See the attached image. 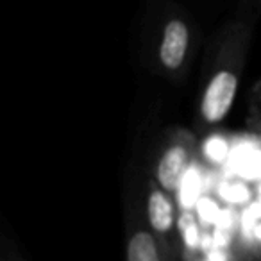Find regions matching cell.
I'll list each match as a JSON object with an SVG mask.
<instances>
[{"instance_id": "6da1fadb", "label": "cell", "mask_w": 261, "mask_h": 261, "mask_svg": "<svg viewBox=\"0 0 261 261\" xmlns=\"http://www.w3.org/2000/svg\"><path fill=\"white\" fill-rule=\"evenodd\" d=\"M252 22L236 20L224 33L199 102V120L204 127L220 123L234 106L252 36Z\"/></svg>"}, {"instance_id": "7a4b0ae2", "label": "cell", "mask_w": 261, "mask_h": 261, "mask_svg": "<svg viewBox=\"0 0 261 261\" xmlns=\"http://www.w3.org/2000/svg\"><path fill=\"white\" fill-rule=\"evenodd\" d=\"M193 31L188 18L182 15H170L163 22L158 40V65L167 77L182 75L192 56Z\"/></svg>"}, {"instance_id": "3957f363", "label": "cell", "mask_w": 261, "mask_h": 261, "mask_svg": "<svg viewBox=\"0 0 261 261\" xmlns=\"http://www.w3.org/2000/svg\"><path fill=\"white\" fill-rule=\"evenodd\" d=\"M145 222L161 242L168 259L175 261L179 243L177 207H175L174 195L165 192L154 181L147 185L145 192Z\"/></svg>"}, {"instance_id": "277c9868", "label": "cell", "mask_w": 261, "mask_h": 261, "mask_svg": "<svg viewBox=\"0 0 261 261\" xmlns=\"http://www.w3.org/2000/svg\"><path fill=\"white\" fill-rule=\"evenodd\" d=\"M195 150L197 142L192 135L182 130L175 133L158 156L154 165V182L174 195L195 158Z\"/></svg>"}, {"instance_id": "5b68a950", "label": "cell", "mask_w": 261, "mask_h": 261, "mask_svg": "<svg viewBox=\"0 0 261 261\" xmlns=\"http://www.w3.org/2000/svg\"><path fill=\"white\" fill-rule=\"evenodd\" d=\"M125 261H170L147 222L133 220L127 231Z\"/></svg>"}, {"instance_id": "8992f818", "label": "cell", "mask_w": 261, "mask_h": 261, "mask_svg": "<svg viewBox=\"0 0 261 261\" xmlns=\"http://www.w3.org/2000/svg\"><path fill=\"white\" fill-rule=\"evenodd\" d=\"M177 232H179V243H181L185 256L193 257L200 252L202 247V236H200V225L197 218L192 213L179 215L177 222Z\"/></svg>"}, {"instance_id": "52a82bcc", "label": "cell", "mask_w": 261, "mask_h": 261, "mask_svg": "<svg viewBox=\"0 0 261 261\" xmlns=\"http://www.w3.org/2000/svg\"><path fill=\"white\" fill-rule=\"evenodd\" d=\"M242 9L247 11L249 20H254L261 15V0H242Z\"/></svg>"}, {"instance_id": "ba28073f", "label": "cell", "mask_w": 261, "mask_h": 261, "mask_svg": "<svg viewBox=\"0 0 261 261\" xmlns=\"http://www.w3.org/2000/svg\"><path fill=\"white\" fill-rule=\"evenodd\" d=\"M259 136H261V122H259Z\"/></svg>"}, {"instance_id": "9c48e42d", "label": "cell", "mask_w": 261, "mask_h": 261, "mask_svg": "<svg viewBox=\"0 0 261 261\" xmlns=\"http://www.w3.org/2000/svg\"><path fill=\"white\" fill-rule=\"evenodd\" d=\"M4 261H6V259H4Z\"/></svg>"}]
</instances>
